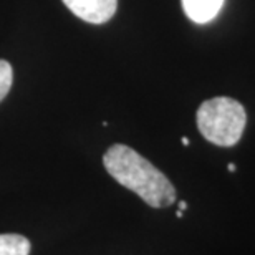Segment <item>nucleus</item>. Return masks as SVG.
Wrapping results in <instances>:
<instances>
[{
  "label": "nucleus",
  "mask_w": 255,
  "mask_h": 255,
  "mask_svg": "<svg viewBox=\"0 0 255 255\" xmlns=\"http://www.w3.org/2000/svg\"><path fill=\"white\" fill-rule=\"evenodd\" d=\"M108 174L121 186L136 192L147 206L167 207L176 201L172 182L146 157L125 144H113L103 156Z\"/></svg>",
  "instance_id": "f257e3e1"
},
{
  "label": "nucleus",
  "mask_w": 255,
  "mask_h": 255,
  "mask_svg": "<svg viewBox=\"0 0 255 255\" xmlns=\"http://www.w3.org/2000/svg\"><path fill=\"white\" fill-rule=\"evenodd\" d=\"M247 123V115L239 101L217 96L207 100L197 110V128L209 142L231 147L241 141Z\"/></svg>",
  "instance_id": "f03ea898"
},
{
  "label": "nucleus",
  "mask_w": 255,
  "mask_h": 255,
  "mask_svg": "<svg viewBox=\"0 0 255 255\" xmlns=\"http://www.w3.org/2000/svg\"><path fill=\"white\" fill-rule=\"evenodd\" d=\"M76 17L88 23L101 25L116 13L118 0H62Z\"/></svg>",
  "instance_id": "7ed1b4c3"
},
{
  "label": "nucleus",
  "mask_w": 255,
  "mask_h": 255,
  "mask_svg": "<svg viewBox=\"0 0 255 255\" xmlns=\"http://www.w3.org/2000/svg\"><path fill=\"white\" fill-rule=\"evenodd\" d=\"M224 0H182V8L194 23H209L221 12Z\"/></svg>",
  "instance_id": "20e7f679"
},
{
  "label": "nucleus",
  "mask_w": 255,
  "mask_h": 255,
  "mask_svg": "<svg viewBox=\"0 0 255 255\" xmlns=\"http://www.w3.org/2000/svg\"><path fill=\"white\" fill-rule=\"evenodd\" d=\"M30 241L18 234H0V255H28Z\"/></svg>",
  "instance_id": "39448f33"
},
{
  "label": "nucleus",
  "mask_w": 255,
  "mask_h": 255,
  "mask_svg": "<svg viewBox=\"0 0 255 255\" xmlns=\"http://www.w3.org/2000/svg\"><path fill=\"white\" fill-rule=\"evenodd\" d=\"M13 83V70L12 65L5 60H0V101L8 95Z\"/></svg>",
  "instance_id": "423d86ee"
},
{
  "label": "nucleus",
  "mask_w": 255,
  "mask_h": 255,
  "mask_svg": "<svg viewBox=\"0 0 255 255\" xmlns=\"http://www.w3.org/2000/svg\"><path fill=\"white\" fill-rule=\"evenodd\" d=\"M186 207H187V204H186V202H179V211H184Z\"/></svg>",
  "instance_id": "0eeeda50"
},
{
  "label": "nucleus",
  "mask_w": 255,
  "mask_h": 255,
  "mask_svg": "<svg viewBox=\"0 0 255 255\" xmlns=\"http://www.w3.org/2000/svg\"><path fill=\"white\" fill-rule=\"evenodd\" d=\"M182 144H184V146H189V139H187V137H182Z\"/></svg>",
  "instance_id": "6e6552de"
},
{
  "label": "nucleus",
  "mask_w": 255,
  "mask_h": 255,
  "mask_svg": "<svg viewBox=\"0 0 255 255\" xmlns=\"http://www.w3.org/2000/svg\"><path fill=\"white\" fill-rule=\"evenodd\" d=\"M229 171H231V172L236 171V164H229Z\"/></svg>",
  "instance_id": "1a4fd4ad"
},
{
  "label": "nucleus",
  "mask_w": 255,
  "mask_h": 255,
  "mask_svg": "<svg viewBox=\"0 0 255 255\" xmlns=\"http://www.w3.org/2000/svg\"><path fill=\"white\" fill-rule=\"evenodd\" d=\"M176 216L181 219V217H182V211H177V212H176Z\"/></svg>",
  "instance_id": "9d476101"
}]
</instances>
